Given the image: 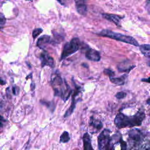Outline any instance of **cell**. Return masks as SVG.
I'll return each mask as SVG.
<instances>
[{
	"label": "cell",
	"mask_w": 150,
	"mask_h": 150,
	"mask_svg": "<svg viewBox=\"0 0 150 150\" xmlns=\"http://www.w3.org/2000/svg\"><path fill=\"white\" fill-rule=\"evenodd\" d=\"M31 77H32V73H31L29 76H28L27 77H26V79H29V78H31Z\"/></svg>",
	"instance_id": "d6a6232c"
},
{
	"label": "cell",
	"mask_w": 150,
	"mask_h": 150,
	"mask_svg": "<svg viewBox=\"0 0 150 150\" xmlns=\"http://www.w3.org/2000/svg\"><path fill=\"white\" fill-rule=\"evenodd\" d=\"M145 117L144 112L141 109L132 116H127L122 112L118 113L115 119V124L118 128L140 126Z\"/></svg>",
	"instance_id": "6da1fadb"
},
{
	"label": "cell",
	"mask_w": 150,
	"mask_h": 150,
	"mask_svg": "<svg viewBox=\"0 0 150 150\" xmlns=\"http://www.w3.org/2000/svg\"><path fill=\"white\" fill-rule=\"evenodd\" d=\"M51 85L55 96L60 97L64 101H66L73 91L65 80H63L59 73H55L51 78Z\"/></svg>",
	"instance_id": "7a4b0ae2"
},
{
	"label": "cell",
	"mask_w": 150,
	"mask_h": 150,
	"mask_svg": "<svg viewBox=\"0 0 150 150\" xmlns=\"http://www.w3.org/2000/svg\"><path fill=\"white\" fill-rule=\"evenodd\" d=\"M43 30L41 28H36L32 32V36L33 39H36L38 36H39L42 32Z\"/></svg>",
	"instance_id": "44dd1931"
},
{
	"label": "cell",
	"mask_w": 150,
	"mask_h": 150,
	"mask_svg": "<svg viewBox=\"0 0 150 150\" xmlns=\"http://www.w3.org/2000/svg\"><path fill=\"white\" fill-rule=\"evenodd\" d=\"M6 18L4 15L2 13H0V30H2L6 24Z\"/></svg>",
	"instance_id": "ffe728a7"
},
{
	"label": "cell",
	"mask_w": 150,
	"mask_h": 150,
	"mask_svg": "<svg viewBox=\"0 0 150 150\" xmlns=\"http://www.w3.org/2000/svg\"><path fill=\"white\" fill-rule=\"evenodd\" d=\"M2 119H3V118L1 117V116H0V126L1 127H2L3 126V125H2Z\"/></svg>",
	"instance_id": "1f68e13d"
},
{
	"label": "cell",
	"mask_w": 150,
	"mask_h": 150,
	"mask_svg": "<svg viewBox=\"0 0 150 150\" xmlns=\"http://www.w3.org/2000/svg\"><path fill=\"white\" fill-rule=\"evenodd\" d=\"M41 103L42 104H44V105H46L48 108H49L51 110H52V111H54V108H52V106L53 107H55V104L53 103V102H45V101H41Z\"/></svg>",
	"instance_id": "d4e9b609"
},
{
	"label": "cell",
	"mask_w": 150,
	"mask_h": 150,
	"mask_svg": "<svg viewBox=\"0 0 150 150\" xmlns=\"http://www.w3.org/2000/svg\"><path fill=\"white\" fill-rule=\"evenodd\" d=\"M126 96H127V93H125V92H118V93L116 94L115 97H116L117 99L120 100V99H123L125 98V97H126Z\"/></svg>",
	"instance_id": "cb8c5ba5"
},
{
	"label": "cell",
	"mask_w": 150,
	"mask_h": 150,
	"mask_svg": "<svg viewBox=\"0 0 150 150\" xmlns=\"http://www.w3.org/2000/svg\"><path fill=\"white\" fill-rule=\"evenodd\" d=\"M81 41L78 38H74L69 42L65 44L61 56L60 60H62L72 54L76 52L80 48Z\"/></svg>",
	"instance_id": "5b68a950"
},
{
	"label": "cell",
	"mask_w": 150,
	"mask_h": 150,
	"mask_svg": "<svg viewBox=\"0 0 150 150\" xmlns=\"http://www.w3.org/2000/svg\"><path fill=\"white\" fill-rule=\"evenodd\" d=\"M128 143L129 149L137 148L144 140V134L138 129H131L128 133Z\"/></svg>",
	"instance_id": "277c9868"
},
{
	"label": "cell",
	"mask_w": 150,
	"mask_h": 150,
	"mask_svg": "<svg viewBox=\"0 0 150 150\" xmlns=\"http://www.w3.org/2000/svg\"><path fill=\"white\" fill-rule=\"evenodd\" d=\"M89 126L90 127H92L93 128V130H95L94 133L98 132L103 127L102 123L100 120L94 119L93 117H91V118H90V122H89Z\"/></svg>",
	"instance_id": "5bb4252c"
},
{
	"label": "cell",
	"mask_w": 150,
	"mask_h": 150,
	"mask_svg": "<svg viewBox=\"0 0 150 150\" xmlns=\"http://www.w3.org/2000/svg\"><path fill=\"white\" fill-rule=\"evenodd\" d=\"M102 16L106 19L113 22L117 26H120V21L123 18L122 16L111 14H102Z\"/></svg>",
	"instance_id": "4fadbf2b"
},
{
	"label": "cell",
	"mask_w": 150,
	"mask_h": 150,
	"mask_svg": "<svg viewBox=\"0 0 150 150\" xmlns=\"http://www.w3.org/2000/svg\"><path fill=\"white\" fill-rule=\"evenodd\" d=\"M111 131L108 129H104L98 137V147L99 150H108L110 140Z\"/></svg>",
	"instance_id": "52a82bcc"
},
{
	"label": "cell",
	"mask_w": 150,
	"mask_h": 150,
	"mask_svg": "<svg viewBox=\"0 0 150 150\" xmlns=\"http://www.w3.org/2000/svg\"><path fill=\"white\" fill-rule=\"evenodd\" d=\"M31 90H34V89L35 88V83H31Z\"/></svg>",
	"instance_id": "83f0119b"
},
{
	"label": "cell",
	"mask_w": 150,
	"mask_h": 150,
	"mask_svg": "<svg viewBox=\"0 0 150 150\" xmlns=\"http://www.w3.org/2000/svg\"><path fill=\"white\" fill-rule=\"evenodd\" d=\"M98 35L102 36L109 38L115 40H116L118 41H120L122 42L133 45L135 47L139 46L138 42L133 37L123 35V34L119 33H116V32H112V31H111L109 30H107V29L103 30Z\"/></svg>",
	"instance_id": "3957f363"
},
{
	"label": "cell",
	"mask_w": 150,
	"mask_h": 150,
	"mask_svg": "<svg viewBox=\"0 0 150 150\" xmlns=\"http://www.w3.org/2000/svg\"><path fill=\"white\" fill-rule=\"evenodd\" d=\"M127 144L122 138L119 132L116 133L110 137L108 150H127Z\"/></svg>",
	"instance_id": "8992f818"
},
{
	"label": "cell",
	"mask_w": 150,
	"mask_h": 150,
	"mask_svg": "<svg viewBox=\"0 0 150 150\" xmlns=\"http://www.w3.org/2000/svg\"><path fill=\"white\" fill-rule=\"evenodd\" d=\"M83 141L84 150H94L92 147L90 137L88 133H85L83 135Z\"/></svg>",
	"instance_id": "2e32d148"
},
{
	"label": "cell",
	"mask_w": 150,
	"mask_h": 150,
	"mask_svg": "<svg viewBox=\"0 0 150 150\" xmlns=\"http://www.w3.org/2000/svg\"><path fill=\"white\" fill-rule=\"evenodd\" d=\"M5 84H6V82L0 78V85H4Z\"/></svg>",
	"instance_id": "f1b7e54d"
},
{
	"label": "cell",
	"mask_w": 150,
	"mask_h": 150,
	"mask_svg": "<svg viewBox=\"0 0 150 150\" xmlns=\"http://www.w3.org/2000/svg\"><path fill=\"white\" fill-rule=\"evenodd\" d=\"M135 150H149V142L148 143L142 145L141 146L140 145L138 148H135Z\"/></svg>",
	"instance_id": "603a6c76"
},
{
	"label": "cell",
	"mask_w": 150,
	"mask_h": 150,
	"mask_svg": "<svg viewBox=\"0 0 150 150\" xmlns=\"http://www.w3.org/2000/svg\"><path fill=\"white\" fill-rule=\"evenodd\" d=\"M85 56L88 60L94 62H99L101 59L100 53L96 50L90 48H88V49L86 51Z\"/></svg>",
	"instance_id": "30bf717a"
},
{
	"label": "cell",
	"mask_w": 150,
	"mask_h": 150,
	"mask_svg": "<svg viewBox=\"0 0 150 150\" xmlns=\"http://www.w3.org/2000/svg\"><path fill=\"white\" fill-rule=\"evenodd\" d=\"M147 103H148V104H149V99H148L147 100Z\"/></svg>",
	"instance_id": "836d02e7"
},
{
	"label": "cell",
	"mask_w": 150,
	"mask_h": 150,
	"mask_svg": "<svg viewBox=\"0 0 150 150\" xmlns=\"http://www.w3.org/2000/svg\"><path fill=\"white\" fill-rule=\"evenodd\" d=\"M16 88L15 87H13L12 88V93L14 95H17V93H16Z\"/></svg>",
	"instance_id": "f546056e"
},
{
	"label": "cell",
	"mask_w": 150,
	"mask_h": 150,
	"mask_svg": "<svg viewBox=\"0 0 150 150\" xmlns=\"http://www.w3.org/2000/svg\"><path fill=\"white\" fill-rule=\"evenodd\" d=\"M142 81H143V82H147V83H149V78H147V79H142L141 80Z\"/></svg>",
	"instance_id": "4dcf8cb0"
},
{
	"label": "cell",
	"mask_w": 150,
	"mask_h": 150,
	"mask_svg": "<svg viewBox=\"0 0 150 150\" xmlns=\"http://www.w3.org/2000/svg\"><path fill=\"white\" fill-rule=\"evenodd\" d=\"M78 13L82 15H86L88 12L86 0H74Z\"/></svg>",
	"instance_id": "8fae6325"
},
{
	"label": "cell",
	"mask_w": 150,
	"mask_h": 150,
	"mask_svg": "<svg viewBox=\"0 0 150 150\" xmlns=\"http://www.w3.org/2000/svg\"><path fill=\"white\" fill-rule=\"evenodd\" d=\"M141 52L147 58H150V46L148 44H143L140 46Z\"/></svg>",
	"instance_id": "ac0fdd59"
},
{
	"label": "cell",
	"mask_w": 150,
	"mask_h": 150,
	"mask_svg": "<svg viewBox=\"0 0 150 150\" xmlns=\"http://www.w3.org/2000/svg\"><path fill=\"white\" fill-rule=\"evenodd\" d=\"M52 44L51 38L49 35H43L38 39L37 42V46L41 49H44L48 45Z\"/></svg>",
	"instance_id": "7c38bea8"
},
{
	"label": "cell",
	"mask_w": 150,
	"mask_h": 150,
	"mask_svg": "<svg viewBox=\"0 0 150 150\" xmlns=\"http://www.w3.org/2000/svg\"><path fill=\"white\" fill-rule=\"evenodd\" d=\"M149 1L150 0H147V1H146V4H147V7H148V11L149 12Z\"/></svg>",
	"instance_id": "484cf974"
},
{
	"label": "cell",
	"mask_w": 150,
	"mask_h": 150,
	"mask_svg": "<svg viewBox=\"0 0 150 150\" xmlns=\"http://www.w3.org/2000/svg\"><path fill=\"white\" fill-rule=\"evenodd\" d=\"M127 78V75L124 74L119 78H114V77L110 78V80L112 83H114L118 86H122L124 85Z\"/></svg>",
	"instance_id": "e0dca14e"
},
{
	"label": "cell",
	"mask_w": 150,
	"mask_h": 150,
	"mask_svg": "<svg viewBox=\"0 0 150 150\" xmlns=\"http://www.w3.org/2000/svg\"><path fill=\"white\" fill-rule=\"evenodd\" d=\"M40 60L41 61V66L42 67L45 66L53 67L55 66L53 59L46 52H43L40 55Z\"/></svg>",
	"instance_id": "9c48e42d"
},
{
	"label": "cell",
	"mask_w": 150,
	"mask_h": 150,
	"mask_svg": "<svg viewBox=\"0 0 150 150\" xmlns=\"http://www.w3.org/2000/svg\"><path fill=\"white\" fill-rule=\"evenodd\" d=\"M104 73L106 75H107V76L109 77V78H112L114 77V76L115 75V73L113 71H112L111 70L109 69H105L104 70Z\"/></svg>",
	"instance_id": "7402d4cb"
},
{
	"label": "cell",
	"mask_w": 150,
	"mask_h": 150,
	"mask_svg": "<svg viewBox=\"0 0 150 150\" xmlns=\"http://www.w3.org/2000/svg\"><path fill=\"white\" fill-rule=\"evenodd\" d=\"M58 1L60 3V4L64 6V5H65V1H66V0H58Z\"/></svg>",
	"instance_id": "4316f807"
},
{
	"label": "cell",
	"mask_w": 150,
	"mask_h": 150,
	"mask_svg": "<svg viewBox=\"0 0 150 150\" xmlns=\"http://www.w3.org/2000/svg\"><path fill=\"white\" fill-rule=\"evenodd\" d=\"M70 137L68 132L64 131L60 137V143H66L70 141Z\"/></svg>",
	"instance_id": "d6986e66"
},
{
	"label": "cell",
	"mask_w": 150,
	"mask_h": 150,
	"mask_svg": "<svg viewBox=\"0 0 150 150\" xmlns=\"http://www.w3.org/2000/svg\"><path fill=\"white\" fill-rule=\"evenodd\" d=\"M135 65H130L128 63V61L126 60L124 62H123L120 63L117 66V69L119 72H127L128 73L131 69H133L134 67H135Z\"/></svg>",
	"instance_id": "9a60e30c"
},
{
	"label": "cell",
	"mask_w": 150,
	"mask_h": 150,
	"mask_svg": "<svg viewBox=\"0 0 150 150\" xmlns=\"http://www.w3.org/2000/svg\"><path fill=\"white\" fill-rule=\"evenodd\" d=\"M73 92V94L72 95V104L70 106V107L69 108V109L66 111V112H65V117H67L69 116H70L72 113L73 112L75 108V107H76V103L77 102H78L80 99H78L76 100V97L77 96H78L81 92V88L79 86H76V88H75V90Z\"/></svg>",
	"instance_id": "ba28073f"
},
{
	"label": "cell",
	"mask_w": 150,
	"mask_h": 150,
	"mask_svg": "<svg viewBox=\"0 0 150 150\" xmlns=\"http://www.w3.org/2000/svg\"><path fill=\"white\" fill-rule=\"evenodd\" d=\"M26 1H31V0H26Z\"/></svg>",
	"instance_id": "e575fe53"
}]
</instances>
